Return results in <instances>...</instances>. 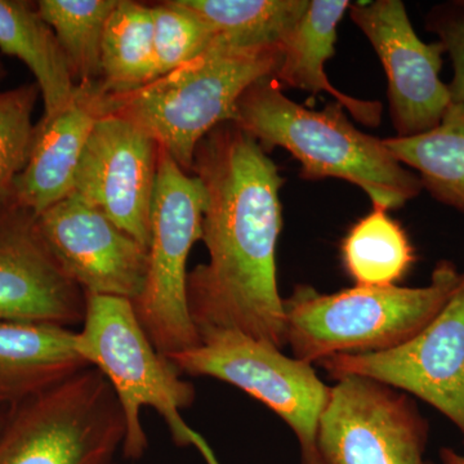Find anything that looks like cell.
<instances>
[{
    "label": "cell",
    "instance_id": "6da1fadb",
    "mask_svg": "<svg viewBox=\"0 0 464 464\" xmlns=\"http://www.w3.org/2000/svg\"><path fill=\"white\" fill-rule=\"evenodd\" d=\"M191 174L208 195L201 240L209 262L188 275V302L199 334L231 329L285 346L276 280L282 231L279 168L235 121L219 124L195 150Z\"/></svg>",
    "mask_w": 464,
    "mask_h": 464
},
{
    "label": "cell",
    "instance_id": "7a4b0ae2",
    "mask_svg": "<svg viewBox=\"0 0 464 464\" xmlns=\"http://www.w3.org/2000/svg\"><path fill=\"white\" fill-rule=\"evenodd\" d=\"M234 121L266 152L275 148L290 152L301 164L302 179L333 177L353 183L375 207L399 209L422 191L420 177L396 160L383 140L357 130L343 106L304 108L288 99L274 78L246 91Z\"/></svg>",
    "mask_w": 464,
    "mask_h": 464
},
{
    "label": "cell",
    "instance_id": "3957f363",
    "mask_svg": "<svg viewBox=\"0 0 464 464\" xmlns=\"http://www.w3.org/2000/svg\"><path fill=\"white\" fill-rule=\"evenodd\" d=\"M280 48H243L216 36L199 57L125 94L106 93L105 114L130 121L191 174L195 150L219 124L234 121L237 105L258 81L274 78Z\"/></svg>",
    "mask_w": 464,
    "mask_h": 464
},
{
    "label": "cell",
    "instance_id": "277c9868",
    "mask_svg": "<svg viewBox=\"0 0 464 464\" xmlns=\"http://www.w3.org/2000/svg\"><path fill=\"white\" fill-rule=\"evenodd\" d=\"M456 265H436L422 288L353 289L324 295L297 285L283 299L285 343L295 359L320 362L335 355L382 353L413 338L439 315L460 280Z\"/></svg>",
    "mask_w": 464,
    "mask_h": 464
},
{
    "label": "cell",
    "instance_id": "5b68a950",
    "mask_svg": "<svg viewBox=\"0 0 464 464\" xmlns=\"http://www.w3.org/2000/svg\"><path fill=\"white\" fill-rule=\"evenodd\" d=\"M87 295L83 328L75 346L85 362L99 369L114 390L123 411V456L141 459L149 440L141 420L143 408L163 418L174 444L194 447L207 464H221L207 440L183 420L182 409L195 401V387L167 357L161 356L137 319L132 302L108 295Z\"/></svg>",
    "mask_w": 464,
    "mask_h": 464
},
{
    "label": "cell",
    "instance_id": "8992f818",
    "mask_svg": "<svg viewBox=\"0 0 464 464\" xmlns=\"http://www.w3.org/2000/svg\"><path fill=\"white\" fill-rule=\"evenodd\" d=\"M125 432L114 390L88 366L5 413L0 464H114Z\"/></svg>",
    "mask_w": 464,
    "mask_h": 464
},
{
    "label": "cell",
    "instance_id": "52a82bcc",
    "mask_svg": "<svg viewBox=\"0 0 464 464\" xmlns=\"http://www.w3.org/2000/svg\"><path fill=\"white\" fill-rule=\"evenodd\" d=\"M208 195L199 177L186 173L159 148L145 286L132 302L149 340L161 356L200 346L188 302V255L201 240Z\"/></svg>",
    "mask_w": 464,
    "mask_h": 464
},
{
    "label": "cell",
    "instance_id": "ba28073f",
    "mask_svg": "<svg viewBox=\"0 0 464 464\" xmlns=\"http://www.w3.org/2000/svg\"><path fill=\"white\" fill-rule=\"evenodd\" d=\"M200 346L167 357L181 374L224 381L275 411L297 436L302 464H323L317 429L331 387L313 364L231 329L200 333Z\"/></svg>",
    "mask_w": 464,
    "mask_h": 464
},
{
    "label": "cell",
    "instance_id": "9c48e42d",
    "mask_svg": "<svg viewBox=\"0 0 464 464\" xmlns=\"http://www.w3.org/2000/svg\"><path fill=\"white\" fill-rule=\"evenodd\" d=\"M426 420L411 400L371 378L331 387L317 429L323 464H426Z\"/></svg>",
    "mask_w": 464,
    "mask_h": 464
},
{
    "label": "cell",
    "instance_id": "30bf717a",
    "mask_svg": "<svg viewBox=\"0 0 464 464\" xmlns=\"http://www.w3.org/2000/svg\"><path fill=\"white\" fill-rule=\"evenodd\" d=\"M334 380L371 378L422 399L464 438V273L445 307L426 328L391 350L322 360Z\"/></svg>",
    "mask_w": 464,
    "mask_h": 464
},
{
    "label": "cell",
    "instance_id": "8fae6325",
    "mask_svg": "<svg viewBox=\"0 0 464 464\" xmlns=\"http://www.w3.org/2000/svg\"><path fill=\"white\" fill-rule=\"evenodd\" d=\"M350 16L380 57L387 81L391 121L398 137L418 136L438 127L451 101L440 79L441 43L417 35L400 0L351 3Z\"/></svg>",
    "mask_w": 464,
    "mask_h": 464
},
{
    "label": "cell",
    "instance_id": "7c38bea8",
    "mask_svg": "<svg viewBox=\"0 0 464 464\" xmlns=\"http://www.w3.org/2000/svg\"><path fill=\"white\" fill-rule=\"evenodd\" d=\"M38 217L39 230L85 295L133 302L148 277L149 249L72 192Z\"/></svg>",
    "mask_w": 464,
    "mask_h": 464
},
{
    "label": "cell",
    "instance_id": "4fadbf2b",
    "mask_svg": "<svg viewBox=\"0 0 464 464\" xmlns=\"http://www.w3.org/2000/svg\"><path fill=\"white\" fill-rule=\"evenodd\" d=\"M159 145L114 115L92 130L75 174L74 191L149 249Z\"/></svg>",
    "mask_w": 464,
    "mask_h": 464
},
{
    "label": "cell",
    "instance_id": "5bb4252c",
    "mask_svg": "<svg viewBox=\"0 0 464 464\" xmlns=\"http://www.w3.org/2000/svg\"><path fill=\"white\" fill-rule=\"evenodd\" d=\"M87 295L45 243L38 217L16 199L0 204V322L70 326L84 320Z\"/></svg>",
    "mask_w": 464,
    "mask_h": 464
},
{
    "label": "cell",
    "instance_id": "9a60e30c",
    "mask_svg": "<svg viewBox=\"0 0 464 464\" xmlns=\"http://www.w3.org/2000/svg\"><path fill=\"white\" fill-rule=\"evenodd\" d=\"M106 93L100 82L79 83L63 111L36 123L25 169L14 197L36 216L74 191L75 174L94 125L105 116Z\"/></svg>",
    "mask_w": 464,
    "mask_h": 464
},
{
    "label": "cell",
    "instance_id": "2e32d148",
    "mask_svg": "<svg viewBox=\"0 0 464 464\" xmlns=\"http://www.w3.org/2000/svg\"><path fill=\"white\" fill-rule=\"evenodd\" d=\"M75 338L52 324L0 322V408L9 411L88 368Z\"/></svg>",
    "mask_w": 464,
    "mask_h": 464
},
{
    "label": "cell",
    "instance_id": "e0dca14e",
    "mask_svg": "<svg viewBox=\"0 0 464 464\" xmlns=\"http://www.w3.org/2000/svg\"><path fill=\"white\" fill-rule=\"evenodd\" d=\"M350 7L348 0H310L306 12L284 44L282 63L274 79L282 88L285 85L313 94L326 92L357 121L378 127L383 111L382 103L355 99L338 91L324 70L326 61L334 56L338 24Z\"/></svg>",
    "mask_w": 464,
    "mask_h": 464
},
{
    "label": "cell",
    "instance_id": "ac0fdd59",
    "mask_svg": "<svg viewBox=\"0 0 464 464\" xmlns=\"http://www.w3.org/2000/svg\"><path fill=\"white\" fill-rule=\"evenodd\" d=\"M0 51L23 61L33 72L44 105L41 121L53 118L69 105L78 83L36 3L0 0Z\"/></svg>",
    "mask_w": 464,
    "mask_h": 464
},
{
    "label": "cell",
    "instance_id": "d6986e66",
    "mask_svg": "<svg viewBox=\"0 0 464 464\" xmlns=\"http://www.w3.org/2000/svg\"><path fill=\"white\" fill-rule=\"evenodd\" d=\"M383 143L399 163L417 170L436 200L464 213V103L451 102L430 132Z\"/></svg>",
    "mask_w": 464,
    "mask_h": 464
},
{
    "label": "cell",
    "instance_id": "ffe728a7",
    "mask_svg": "<svg viewBox=\"0 0 464 464\" xmlns=\"http://www.w3.org/2000/svg\"><path fill=\"white\" fill-rule=\"evenodd\" d=\"M158 78L151 5L119 0L103 32L101 87L108 94H125Z\"/></svg>",
    "mask_w": 464,
    "mask_h": 464
},
{
    "label": "cell",
    "instance_id": "44dd1931",
    "mask_svg": "<svg viewBox=\"0 0 464 464\" xmlns=\"http://www.w3.org/2000/svg\"><path fill=\"white\" fill-rule=\"evenodd\" d=\"M182 3L228 44L283 50L310 0H182Z\"/></svg>",
    "mask_w": 464,
    "mask_h": 464
},
{
    "label": "cell",
    "instance_id": "7402d4cb",
    "mask_svg": "<svg viewBox=\"0 0 464 464\" xmlns=\"http://www.w3.org/2000/svg\"><path fill=\"white\" fill-rule=\"evenodd\" d=\"M342 259L356 286L396 285L415 262L408 235L386 208L375 207L344 237Z\"/></svg>",
    "mask_w": 464,
    "mask_h": 464
},
{
    "label": "cell",
    "instance_id": "603a6c76",
    "mask_svg": "<svg viewBox=\"0 0 464 464\" xmlns=\"http://www.w3.org/2000/svg\"><path fill=\"white\" fill-rule=\"evenodd\" d=\"M119 0H41L39 14L53 29L76 83L101 81V45Z\"/></svg>",
    "mask_w": 464,
    "mask_h": 464
},
{
    "label": "cell",
    "instance_id": "cb8c5ba5",
    "mask_svg": "<svg viewBox=\"0 0 464 464\" xmlns=\"http://www.w3.org/2000/svg\"><path fill=\"white\" fill-rule=\"evenodd\" d=\"M39 97L36 83L0 92V204L14 199V183L29 161L36 130L33 114Z\"/></svg>",
    "mask_w": 464,
    "mask_h": 464
},
{
    "label": "cell",
    "instance_id": "d4e9b609",
    "mask_svg": "<svg viewBox=\"0 0 464 464\" xmlns=\"http://www.w3.org/2000/svg\"><path fill=\"white\" fill-rule=\"evenodd\" d=\"M151 12L159 78L199 57L215 42L212 27L182 0L152 5Z\"/></svg>",
    "mask_w": 464,
    "mask_h": 464
},
{
    "label": "cell",
    "instance_id": "484cf974",
    "mask_svg": "<svg viewBox=\"0 0 464 464\" xmlns=\"http://www.w3.org/2000/svg\"><path fill=\"white\" fill-rule=\"evenodd\" d=\"M427 29L439 36L453 63L448 85L453 102L464 103V2L438 5L427 17Z\"/></svg>",
    "mask_w": 464,
    "mask_h": 464
},
{
    "label": "cell",
    "instance_id": "4316f807",
    "mask_svg": "<svg viewBox=\"0 0 464 464\" xmlns=\"http://www.w3.org/2000/svg\"><path fill=\"white\" fill-rule=\"evenodd\" d=\"M442 464H464V454L444 448L440 451Z\"/></svg>",
    "mask_w": 464,
    "mask_h": 464
},
{
    "label": "cell",
    "instance_id": "83f0119b",
    "mask_svg": "<svg viewBox=\"0 0 464 464\" xmlns=\"http://www.w3.org/2000/svg\"><path fill=\"white\" fill-rule=\"evenodd\" d=\"M5 75H7V70H5V65H3L2 60H0V84L5 81Z\"/></svg>",
    "mask_w": 464,
    "mask_h": 464
},
{
    "label": "cell",
    "instance_id": "f1b7e54d",
    "mask_svg": "<svg viewBox=\"0 0 464 464\" xmlns=\"http://www.w3.org/2000/svg\"><path fill=\"white\" fill-rule=\"evenodd\" d=\"M3 420H5V413H2V411H0V427H2Z\"/></svg>",
    "mask_w": 464,
    "mask_h": 464
},
{
    "label": "cell",
    "instance_id": "f546056e",
    "mask_svg": "<svg viewBox=\"0 0 464 464\" xmlns=\"http://www.w3.org/2000/svg\"><path fill=\"white\" fill-rule=\"evenodd\" d=\"M426 464H433L432 462H426Z\"/></svg>",
    "mask_w": 464,
    "mask_h": 464
},
{
    "label": "cell",
    "instance_id": "4dcf8cb0",
    "mask_svg": "<svg viewBox=\"0 0 464 464\" xmlns=\"http://www.w3.org/2000/svg\"><path fill=\"white\" fill-rule=\"evenodd\" d=\"M115 464V463H114Z\"/></svg>",
    "mask_w": 464,
    "mask_h": 464
}]
</instances>
